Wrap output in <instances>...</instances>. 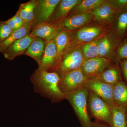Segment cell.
<instances>
[{"label":"cell","mask_w":127,"mask_h":127,"mask_svg":"<svg viewBox=\"0 0 127 127\" xmlns=\"http://www.w3.org/2000/svg\"><path fill=\"white\" fill-rule=\"evenodd\" d=\"M60 75L56 71L48 72L37 68L30 78L34 91L52 103L59 102L65 99L64 94L59 87Z\"/></svg>","instance_id":"1"},{"label":"cell","mask_w":127,"mask_h":127,"mask_svg":"<svg viewBox=\"0 0 127 127\" xmlns=\"http://www.w3.org/2000/svg\"><path fill=\"white\" fill-rule=\"evenodd\" d=\"M89 91L85 87L65 94V99L70 103L83 127H93L88 111Z\"/></svg>","instance_id":"2"},{"label":"cell","mask_w":127,"mask_h":127,"mask_svg":"<svg viewBox=\"0 0 127 127\" xmlns=\"http://www.w3.org/2000/svg\"><path fill=\"white\" fill-rule=\"evenodd\" d=\"M85 59L78 47L68 48L64 53L53 71L60 75L81 68Z\"/></svg>","instance_id":"3"},{"label":"cell","mask_w":127,"mask_h":127,"mask_svg":"<svg viewBox=\"0 0 127 127\" xmlns=\"http://www.w3.org/2000/svg\"><path fill=\"white\" fill-rule=\"evenodd\" d=\"M106 31V29L101 26H90L71 32L70 39L67 48L78 47L80 43L82 45L101 37Z\"/></svg>","instance_id":"4"},{"label":"cell","mask_w":127,"mask_h":127,"mask_svg":"<svg viewBox=\"0 0 127 127\" xmlns=\"http://www.w3.org/2000/svg\"><path fill=\"white\" fill-rule=\"evenodd\" d=\"M59 87L63 93H68L84 87L88 80L81 68L60 75Z\"/></svg>","instance_id":"5"},{"label":"cell","mask_w":127,"mask_h":127,"mask_svg":"<svg viewBox=\"0 0 127 127\" xmlns=\"http://www.w3.org/2000/svg\"><path fill=\"white\" fill-rule=\"evenodd\" d=\"M88 101L89 110L92 115L97 119L110 125L112 115L109 105L102 98L89 91Z\"/></svg>","instance_id":"6"},{"label":"cell","mask_w":127,"mask_h":127,"mask_svg":"<svg viewBox=\"0 0 127 127\" xmlns=\"http://www.w3.org/2000/svg\"><path fill=\"white\" fill-rule=\"evenodd\" d=\"M61 0H38L34 20L32 22V29L40 23H48L55 8Z\"/></svg>","instance_id":"7"},{"label":"cell","mask_w":127,"mask_h":127,"mask_svg":"<svg viewBox=\"0 0 127 127\" xmlns=\"http://www.w3.org/2000/svg\"><path fill=\"white\" fill-rule=\"evenodd\" d=\"M113 86L95 78L88 79L84 87L100 97L109 105H115L113 98Z\"/></svg>","instance_id":"8"},{"label":"cell","mask_w":127,"mask_h":127,"mask_svg":"<svg viewBox=\"0 0 127 127\" xmlns=\"http://www.w3.org/2000/svg\"><path fill=\"white\" fill-rule=\"evenodd\" d=\"M121 40L113 31L100 38L98 44V57L109 59L115 58L117 47Z\"/></svg>","instance_id":"9"},{"label":"cell","mask_w":127,"mask_h":127,"mask_svg":"<svg viewBox=\"0 0 127 127\" xmlns=\"http://www.w3.org/2000/svg\"><path fill=\"white\" fill-rule=\"evenodd\" d=\"M110 63L109 59L97 57L85 61L80 68L84 75L88 79H91L103 72Z\"/></svg>","instance_id":"10"},{"label":"cell","mask_w":127,"mask_h":127,"mask_svg":"<svg viewBox=\"0 0 127 127\" xmlns=\"http://www.w3.org/2000/svg\"><path fill=\"white\" fill-rule=\"evenodd\" d=\"M93 20V15L91 12L78 13L67 16L60 25L63 29L72 32L81 29Z\"/></svg>","instance_id":"11"},{"label":"cell","mask_w":127,"mask_h":127,"mask_svg":"<svg viewBox=\"0 0 127 127\" xmlns=\"http://www.w3.org/2000/svg\"><path fill=\"white\" fill-rule=\"evenodd\" d=\"M56 47L54 39L46 41L44 54L37 68L48 72L53 71L58 63Z\"/></svg>","instance_id":"12"},{"label":"cell","mask_w":127,"mask_h":127,"mask_svg":"<svg viewBox=\"0 0 127 127\" xmlns=\"http://www.w3.org/2000/svg\"><path fill=\"white\" fill-rule=\"evenodd\" d=\"M35 38L30 34L14 42L2 53L5 58L11 61L17 57L25 55L28 47Z\"/></svg>","instance_id":"13"},{"label":"cell","mask_w":127,"mask_h":127,"mask_svg":"<svg viewBox=\"0 0 127 127\" xmlns=\"http://www.w3.org/2000/svg\"><path fill=\"white\" fill-rule=\"evenodd\" d=\"M62 29L60 25L46 22L40 23L33 28L30 34L35 37L49 41L54 40Z\"/></svg>","instance_id":"14"},{"label":"cell","mask_w":127,"mask_h":127,"mask_svg":"<svg viewBox=\"0 0 127 127\" xmlns=\"http://www.w3.org/2000/svg\"><path fill=\"white\" fill-rule=\"evenodd\" d=\"M93 20L98 23L113 25L116 15L118 14L110 0H106L94 10L91 12Z\"/></svg>","instance_id":"15"},{"label":"cell","mask_w":127,"mask_h":127,"mask_svg":"<svg viewBox=\"0 0 127 127\" xmlns=\"http://www.w3.org/2000/svg\"><path fill=\"white\" fill-rule=\"evenodd\" d=\"M79 0H61L55 8L48 23L60 25V23L80 2Z\"/></svg>","instance_id":"16"},{"label":"cell","mask_w":127,"mask_h":127,"mask_svg":"<svg viewBox=\"0 0 127 127\" xmlns=\"http://www.w3.org/2000/svg\"><path fill=\"white\" fill-rule=\"evenodd\" d=\"M32 29V23L26 22L20 29L13 32L7 39L0 44V52L3 53L12 43L29 35Z\"/></svg>","instance_id":"17"},{"label":"cell","mask_w":127,"mask_h":127,"mask_svg":"<svg viewBox=\"0 0 127 127\" xmlns=\"http://www.w3.org/2000/svg\"><path fill=\"white\" fill-rule=\"evenodd\" d=\"M46 43V41L43 39L35 37L28 47L24 55L34 59L39 65L44 54Z\"/></svg>","instance_id":"18"},{"label":"cell","mask_w":127,"mask_h":127,"mask_svg":"<svg viewBox=\"0 0 127 127\" xmlns=\"http://www.w3.org/2000/svg\"><path fill=\"white\" fill-rule=\"evenodd\" d=\"M111 111V127H127L126 112L127 106L109 105Z\"/></svg>","instance_id":"19"},{"label":"cell","mask_w":127,"mask_h":127,"mask_svg":"<svg viewBox=\"0 0 127 127\" xmlns=\"http://www.w3.org/2000/svg\"><path fill=\"white\" fill-rule=\"evenodd\" d=\"M113 26L114 32L122 40L127 35V9L117 14Z\"/></svg>","instance_id":"20"},{"label":"cell","mask_w":127,"mask_h":127,"mask_svg":"<svg viewBox=\"0 0 127 127\" xmlns=\"http://www.w3.org/2000/svg\"><path fill=\"white\" fill-rule=\"evenodd\" d=\"M114 103L118 106H127V86L122 81L113 86Z\"/></svg>","instance_id":"21"},{"label":"cell","mask_w":127,"mask_h":127,"mask_svg":"<svg viewBox=\"0 0 127 127\" xmlns=\"http://www.w3.org/2000/svg\"><path fill=\"white\" fill-rule=\"evenodd\" d=\"M38 0H31L20 4L17 12L25 22L32 23Z\"/></svg>","instance_id":"22"},{"label":"cell","mask_w":127,"mask_h":127,"mask_svg":"<svg viewBox=\"0 0 127 127\" xmlns=\"http://www.w3.org/2000/svg\"><path fill=\"white\" fill-rule=\"evenodd\" d=\"M70 36L71 32L63 28L54 39L56 47L58 63L64 53L68 47Z\"/></svg>","instance_id":"23"},{"label":"cell","mask_w":127,"mask_h":127,"mask_svg":"<svg viewBox=\"0 0 127 127\" xmlns=\"http://www.w3.org/2000/svg\"><path fill=\"white\" fill-rule=\"evenodd\" d=\"M106 1L104 0H81L73 9L68 16L78 13L92 11L102 5Z\"/></svg>","instance_id":"24"},{"label":"cell","mask_w":127,"mask_h":127,"mask_svg":"<svg viewBox=\"0 0 127 127\" xmlns=\"http://www.w3.org/2000/svg\"><path fill=\"white\" fill-rule=\"evenodd\" d=\"M94 78L112 86L121 81L120 70L117 67H113L105 70L100 75Z\"/></svg>","instance_id":"25"},{"label":"cell","mask_w":127,"mask_h":127,"mask_svg":"<svg viewBox=\"0 0 127 127\" xmlns=\"http://www.w3.org/2000/svg\"><path fill=\"white\" fill-rule=\"evenodd\" d=\"M101 37L79 46L85 61L98 57V44Z\"/></svg>","instance_id":"26"},{"label":"cell","mask_w":127,"mask_h":127,"mask_svg":"<svg viewBox=\"0 0 127 127\" xmlns=\"http://www.w3.org/2000/svg\"><path fill=\"white\" fill-rule=\"evenodd\" d=\"M115 59L118 62L127 60V37L122 39L118 46Z\"/></svg>","instance_id":"27"},{"label":"cell","mask_w":127,"mask_h":127,"mask_svg":"<svg viewBox=\"0 0 127 127\" xmlns=\"http://www.w3.org/2000/svg\"><path fill=\"white\" fill-rule=\"evenodd\" d=\"M12 32L5 21H0V44L7 39Z\"/></svg>","instance_id":"28"},{"label":"cell","mask_w":127,"mask_h":127,"mask_svg":"<svg viewBox=\"0 0 127 127\" xmlns=\"http://www.w3.org/2000/svg\"><path fill=\"white\" fill-rule=\"evenodd\" d=\"M110 1L114 8L118 14L127 9V0H113Z\"/></svg>","instance_id":"29"},{"label":"cell","mask_w":127,"mask_h":127,"mask_svg":"<svg viewBox=\"0 0 127 127\" xmlns=\"http://www.w3.org/2000/svg\"><path fill=\"white\" fill-rule=\"evenodd\" d=\"M13 17L14 18V22L15 25L16 31L20 29L26 23L22 19L17 12L15 15L13 16Z\"/></svg>","instance_id":"30"},{"label":"cell","mask_w":127,"mask_h":127,"mask_svg":"<svg viewBox=\"0 0 127 127\" xmlns=\"http://www.w3.org/2000/svg\"><path fill=\"white\" fill-rule=\"evenodd\" d=\"M120 63L123 75L127 83V60L122 61Z\"/></svg>","instance_id":"31"},{"label":"cell","mask_w":127,"mask_h":127,"mask_svg":"<svg viewBox=\"0 0 127 127\" xmlns=\"http://www.w3.org/2000/svg\"><path fill=\"white\" fill-rule=\"evenodd\" d=\"M93 127H108L105 125L99 123H93Z\"/></svg>","instance_id":"32"},{"label":"cell","mask_w":127,"mask_h":127,"mask_svg":"<svg viewBox=\"0 0 127 127\" xmlns=\"http://www.w3.org/2000/svg\"><path fill=\"white\" fill-rule=\"evenodd\" d=\"M126 116H127V112H126Z\"/></svg>","instance_id":"33"}]
</instances>
